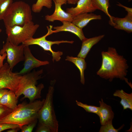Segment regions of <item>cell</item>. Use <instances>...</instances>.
Segmentation results:
<instances>
[{
    "label": "cell",
    "mask_w": 132,
    "mask_h": 132,
    "mask_svg": "<svg viewBox=\"0 0 132 132\" xmlns=\"http://www.w3.org/2000/svg\"><path fill=\"white\" fill-rule=\"evenodd\" d=\"M101 55V65L97 74L110 82L115 78L125 80L130 85L125 77L129 66L127 60L123 56L119 55L113 47H109L107 51H102Z\"/></svg>",
    "instance_id": "6da1fadb"
},
{
    "label": "cell",
    "mask_w": 132,
    "mask_h": 132,
    "mask_svg": "<svg viewBox=\"0 0 132 132\" xmlns=\"http://www.w3.org/2000/svg\"><path fill=\"white\" fill-rule=\"evenodd\" d=\"M1 29H0V33L1 32ZM7 56V54L6 53H5L2 55L0 54V68L3 65V61L6 58Z\"/></svg>",
    "instance_id": "4dcf8cb0"
},
{
    "label": "cell",
    "mask_w": 132,
    "mask_h": 132,
    "mask_svg": "<svg viewBox=\"0 0 132 132\" xmlns=\"http://www.w3.org/2000/svg\"><path fill=\"white\" fill-rule=\"evenodd\" d=\"M20 129V128H13L10 129L7 131V132H17Z\"/></svg>",
    "instance_id": "e575fe53"
},
{
    "label": "cell",
    "mask_w": 132,
    "mask_h": 132,
    "mask_svg": "<svg viewBox=\"0 0 132 132\" xmlns=\"http://www.w3.org/2000/svg\"><path fill=\"white\" fill-rule=\"evenodd\" d=\"M54 2L55 6L54 12L51 15H46L45 17V19L51 22L56 20L62 22L64 21L72 22L73 18L71 15L63 10L60 4Z\"/></svg>",
    "instance_id": "4fadbf2b"
},
{
    "label": "cell",
    "mask_w": 132,
    "mask_h": 132,
    "mask_svg": "<svg viewBox=\"0 0 132 132\" xmlns=\"http://www.w3.org/2000/svg\"><path fill=\"white\" fill-rule=\"evenodd\" d=\"M63 25L60 26H55L53 28L55 30H52L53 33L62 31H67L71 32L77 35L82 41L86 38L82 29L72 22L64 21Z\"/></svg>",
    "instance_id": "5bb4252c"
},
{
    "label": "cell",
    "mask_w": 132,
    "mask_h": 132,
    "mask_svg": "<svg viewBox=\"0 0 132 132\" xmlns=\"http://www.w3.org/2000/svg\"><path fill=\"white\" fill-rule=\"evenodd\" d=\"M124 126L123 125L118 129H115L112 125V121H110L103 125H101L99 132H118L122 129Z\"/></svg>",
    "instance_id": "cb8c5ba5"
},
{
    "label": "cell",
    "mask_w": 132,
    "mask_h": 132,
    "mask_svg": "<svg viewBox=\"0 0 132 132\" xmlns=\"http://www.w3.org/2000/svg\"><path fill=\"white\" fill-rule=\"evenodd\" d=\"M18 98L13 92L9 90L0 100V104L13 110L17 107Z\"/></svg>",
    "instance_id": "ac0fdd59"
},
{
    "label": "cell",
    "mask_w": 132,
    "mask_h": 132,
    "mask_svg": "<svg viewBox=\"0 0 132 132\" xmlns=\"http://www.w3.org/2000/svg\"><path fill=\"white\" fill-rule=\"evenodd\" d=\"M13 2V0H0V20H2Z\"/></svg>",
    "instance_id": "603a6c76"
},
{
    "label": "cell",
    "mask_w": 132,
    "mask_h": 132,
    "mask_svg": "<svg viewBox=\"0 0 132 132\" xmlns=\"http://www.w3.org/2000/svg\"><path fill=\"white\" fill-rule=\"evenodd\" d=\"M101 16L91 12H85L78 14L73 18L72 22L79 28L82 29L90 21L94 20H100Z\"/></svg>",
    "instance_id": "2e32d148"
},
{
    "label": "cell",
    "mask_w": 132,
    "mask_h": 132,
    "mask_svg": "<svg viewBox=\"0 0 132 132\" xmlns=\"http://www.w3.org/2000/svg\"><path fill=\"white\" fill-rule=\"evenodd\" d=\"M53 26L50 25V27H47L48 32L44 36L37 38H32L28 40L22 44L25 45L29 46L32 45H37L42 48L46 51H49L52 54V60L53 62L55 61H58L61 58V56L63 55L62 52L53 51L51 48L52 45L54 44L59 45L62 43H68L72 44L74 43L73 41H68L67 40L56 41H52L47 40L46 37L48 36L52 33V32Z\"/></svg>",
    "instance_id": "ba28073f"
},
{
    "label": "cell",
    "mask_w": 132,
    "mask_h": 132,
    "mask_svg": "<svg viewBox=\"0 0 132 132\" xmlns=\"http://www.w3.org/2000/svg\"><path fill=\"white\" fill-rule=\"evenodd\" d=\"M117 5L120 7L124 8L125 10L127 12V14L132 15V9L125 6L120 3H118Z\"/></svg>",
    "instance_id": "f546056e"
},
{
    "label": "cell",
    "mask_w": 132,
    "mask_h": 132,
    "mask_svg": "<svg viewBox=\"0 0 132 132\" xmlns=\"http://www.w3.org/2000/svg\"><path fill=\"white\" fill-rule=\"evenodd\" d=\"M104 35H99L89 38L85 39L82 41L80 50L77 56L85 59L92 47L101 40Z\"/></svg>",
    "instance_id": "e0dca14e"
},
{
    "label": "cell",
    "mask_w": 132,
    "mask_h": 132,
    "mask_svg": "<svg viewBox=\"0 0 132 132\" xmlns=\"http://www.w3.org/2000/svg\"><path fill=\"white\" fill-rule=\"evenodd\" d=\"M79 0H67V3L70 4H77Z\"/></svg>",
    "instance_id": "836d02e7"
},
{
    "label": "cell",
    "mask_w": 132,
    "mask_h": 132,
    "mask_svg": "<svg viewBox=\"0 0 132 132\" xmlns=\"http://www.w3.org/2000/svg\"><path fill=\"white\" fill-rule=\"evenodd\" d=\"M109 0H92V5L96 10H100L110 17L111 15L108 11L110 5Z\"/></svg>",
    "instance_id": "44dd1931"
},
{
    "label": "cell",
    "mask_w": 132,
    "mask_h": 132,
    "mask_svg": "<svg viewBox=\"0 0 132 132\" xmlns=\"http://www.w3.org/2000/svg\"><path fill=\"white\" fill-rule=\"evenodd\" d=\"M52 6V0H37L32 5V10L34 12H40L44 7L50 9Z\"/></svg>",
    "instance_id": "7402d4cb"
},
{
    "label": "cell",
    "mask_w": 132,
    "mask_h": 132,
    "mask_svg": "<svg viewBox=\"0 0 132 132\" xmlns=\"http://www.w3.org/2000/svg\"><path fill=\"white\" fill-rule=\"evenodd\" d=\"M38 120H36L29 123L24 125L21 129V132H31L36 125Z\"/></svg>",
    "instance_id": "484cf974"
},
{
    "label": "cell",
    "mask_w": 132,
    "mask_h": 132,
    "mask_svg": "<svg viewBox=\"0 0 132 132\" xmlns=\"http://www.w3.org/2000/svg\"><path fill=\"white\" fill-rule=\"evenodd\" d=\"M43 71L41 69L37 71L34 70L23 76V81L22 94L23 99L28 98L30 102H33L41 98V92L44 86L40 83L37 86V81L41 78Z\"/></svg>",
    "instance_id": "5b68a950"
},
{
    "label": "cell",
    "mask_w": 132,
    "mask_h": 132,
    "mask_svg": "<svg viewBox=\"0 0 132 132\" xmlns=\"http://www.w3.org/2000/svg\"><path fill=\"white\" fill-rule=\"evenodd\" d=\"M100 106L97 115L99 118L101 125L105 124L113 119L114 113L111 106L104 103L102 99L99 101Z\"/></svg>",
    "instance_id": "9a60e30c"
},
{
    "label": "cell",
    "mask_w": 132,
    "mask_h": 132,
    "mask_svg": "<svg viewBox=\"0 0 132 132\" xmlns=\"http://www.w3.org/2000/svg\"><path fill=\"white\" fill-rule=\"evenodd\" d=\"M12 71L7 63L0 68V89H9L14 92L18 98L22 95V76Z\"/></svg>",
    "instance_id": "8992f818"
},
{
    "label": "cell",
    "mask_w": 132,
    "mask_h": 132,
    "mask_svg": "<svg viewBox=\"0 0 132 132\" xmlns=\"http://www.w3.org/2000/svg\"><path fill=\"white\" fill-rule=\"evenodd\" d=\"M25 46L22 44L20 45H15L7 39L6 43L0 50L1 55H2L5 53H6L7 63L12 70L18 63L24 61L23 50Z\"/></svg>",
    "instance_id": "9c48e42d"
},
{
    "label": "cell",
    "mask_w": 132,
    "mask_h": 132,
    "mask_svg": "<svg viewBox=\"0 0 132 132\" xmlns=\"http://www.w3.org/2000/svg\"><path fill=\"white\" fill-rule=\"evenodd\" d=\"M31 8L25 2H13L3 20L6 27L14 25L23 26L32 21Z\"/></svg>",
    "instance_id": "3957f363"
},
{
    "label": "cell",
    "mask_w": 132,
    "mask_h": 132,
    "mask_svg": "<svg viewBox=\"0 0 132 132\" xmlns=\"http://www.w3.org/2000/svg\"><path fill=\"white\" fill-rule=\"evenodd\" d=\"M77 4L76 7L66 9V12L70 13L73 18L80 14L91 13L96 10L92 5V0H79Z\"/></svg>",
    "instance_id": "7c38bea8"
},
{
    "label": "cell",
    "mask_w": 132,
    "mask_h": 132,
    "mask_svg": "<svg viewBox=\"0 0 132 132\" xmlns=\"http://www.w3.org/2000/svg\"><path fill=\"white\" fill-rule=\"evenodd\" d=\"M45 99L36 100L27 103L18 105L16 108L10 113L0 119V124L12 123L23 126L38 120V113L43 106Z\"/></svg>",
    "instance_id": "7a4b0ae2"
},
{
    "label": "cell",
    "mask_w": 132,
    "mask_h": 132,
    "mask_svg": "<svg viewBox=\"0 0 132 132\" xmlns=\"http://www.w3.org/2000/svg\"><path fill=\"white\" fill-rule=\"evenodd\" d=\"M113 95L120 98V103L124 110L129 109L132 110V93L129 94L125 92L122 89L116 90Z\"/></svg>",
    "instance_id": "d6986e66"
},
{
    "label": "cell",
    "mask_w": 132,
    "mask_h": 132,
    "mask_svg": "<svg viewBox=\"0 0 132 132\" xmlns=\"http://www.w3.org/2000/svg\"><path fill=\"white\" fill-rule=\"evenodd\" d=\"M65 60L73 63L77 67L80 72V82L82 84L84 85L85 82L84 72L87 67V64L85 59L78 57H74L68 56Z\"/></svg>",
    "instance_id": "ffe728a7"
},
{
    "label": "cell",
    "mask_w": 132,
    "mask_h": 132,
    "mask_svg": "<svg viewBox=\"0 0 132 132\" xmlns=\"http://www.w3.org/2000/svg\"><path fill=\"white\" fill-rule=\"evenodd\" d=\"M109 24L114 28L124 31L128 33L132 32V15L127 14L122 18L111 16L109 17Z\"/></svg>",
    "instance_id": "8fae6325"
},
{
    "label": "cell",
    "mask_w": 132,
    "mask_h": 132,
    "mask_svg": "<svg viewBox=\"0 0 132 132\" xmlns=\"http://www.w3.org/2000/svg\"><path fill=\"white\" fill-rule=\"evenodd\" d=\"M39 26L31 21L22 26L14 25L6 27L8 40L12 44L18 45L33 38Z\"/></svg>",
    "instance_id": "52a82bcc"
},
{
    "label": "cell",
    "mask_w": 132,
    "mask_h": 132,
    "mask_svg": "<svg viewBox=\"0 0 132 132\" xmlns=\"http://www.w3.org/2000/svg\"><path fill=\"white\" fill-rule=\"evenodd\" d=\"M17 128H20L21 129L20 126L17 124L8 123L0 124V132L7 129Z\"/></svg>",
    "instance_id": "4316f807"
},
{
    "label": "cell",
    "mask_w": 132,
    "mask_h": 132,
    "mask_svg": "<svg viewBox=\"0 0 132 132\" xmlns=\"http://www.w3.org/2000/svg\"><path fill=\"white\" fill-rule=\"evenodd\" d=\"M54 2L60 4L62 5L67 3V0H53Z\"/></svg>",
    "instance_id": "d6a6232c"
},
{
    "label": "cell",
    "mask_w": 132,
    "mask_h": 132,
    "mask_svg": "<svg viewBox=\"0 0 132 132\" xmlns=\"http://www.w3.org/2000/svg\"><path fill=\"white\" fill-rule=\"evenodd\" d=\"M51 82L44 104L38 113V122L47 126L52 132H57L59 124L53 103L54 86L55 81Z\"/></svg>",
    "instance_id": "277c9868"
},
{
    "label": "cell",
    "mask_w": 132,
    "mask_h": 132,
    "mask_svg": "<svg viewBox=\"0 0 132 132\" xmlns=\"http://www.w3.org/2000/svg\"><path fill=\"white\" fill-rule=\"evenodd\" d=\"M35 132H52L51 130L47 126L39 122L38 123Z\"/></svg>",
    "instance_id": "83f0119b"
},
{
    "label": "cell",
    "mask_w": 132,
    "mask_h": 132,
    "mask_svg": "<svg viewBox=\"0 0 132 132\" xmlns=\"http://www.w3.org/2000/svg\"><path fill=\"white\" fill-rule=\"evenodd\" d=\"M24 63L23 68L18 73L19 75L29 73L33 69L41 66L49 64L47 61H41L35 57L31 53L29 46L25 45L23 50Z\"/></svg>",
    "instance_id": "30bf717a"
},
{
    "label": "cell",
    "mask_w": 132,
    "mask_h": 132,
    "mask_svg": "<svg viewBox=\"0 0 132 132\" xmlns=\"http://www.w3.org/2000/svg\"><path fill=\"white\" fill-rule=\"evenodd\" d=\"M9 90L6 89H0V100L4 95Z\"/></svg>",
    "instance_id": "1f68e13d"
},
{
    "label": "cell",
    "mask_w": 132,
    "mask_h": 132,
    "mask_svg": "<svg viewBox=\"0 0 132 132\" xmlns=\"http://www.w3.org/2000/svg\"><path fill=\"white\" fill-rule=\"evenodd\" d=\"M76 104L78 106L83 108L86 112L94 113L97 115L99 109V107L84 104L77 100H76Z\"/></svg>",
    "instance_id": "d4e9b609"
},
{
    "label": "cell",
    "mask_w": 132,
    "mask_h": 132,
    "mask_svg": "<svg viewBox=\"0 0 132 132\" xmlns=\"http://www.w3.org/2000/svg\"><path fill=\"white\" fill-rule=\"evenodd\" d=\"M12 110L5 106H0V119L10 113Z\"/></svg>",
    "instance_id": "f1b7e54d"
}]
</instances>
